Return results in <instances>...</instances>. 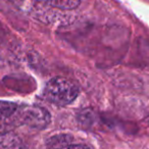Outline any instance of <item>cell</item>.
I'll return each instance as SVG.
<instances>
[{
  "label": "cell",
  "mask_w": 149,
  "mask_h": 149,
  "mask_svg": "<svg viewBox=\"0 0 149 149\" xmlns=\"http://www.w3.org/2000/svg\"><path fill=\"white\" fill-rule=\"evenodd\" d=\"M50 120L51 116L45 108L37 105H19L10 123L36 130H42L50 124Z\"/></svg>",
  "instance_id": "cell-2"
},
{
  "label": "cell",
  "mask_w": 149,
  "mask_h": 149,
  "mask_svg": "<svg viewBox=\"0 0 149 149\" xmlns=\"http://www.w3.org/2000/svg\"><path fill=\"white\" fill-rule=\"evenodd\" d=\"M1 64H2V58H1V56H0V66H1Z\"/></svg>",
  "instance_id": "cell-6"
},
{
  "label": "cell",
  "mask_w": 149,
  "mask_h": 149,
  "mask_svg": "<svg viewBox=\"0 0 149 149\" xmlns=\"http://www.w3.org/2000/svg\"><path fill=\"white\" fill-rule=\"evenodd\" d=\"M57 149H90V148L83 144H70V145H64V146Z\"/></svg>",
  "instance_id": "cell-5"
},
{
  "label": "cell",
  "mask_w": 149,
  "mask_h": 149,
  "mask_svg": "<svg viewBox=\"0 0 149 149\" xmlns=\"http://www.w3.org/2000/svg\"><path fill=\"white\" fill-rule=\"evenodd\" d=\"M0 149H24V142L11 132H0Z\"/></svg>",
  "instance_id": "cell-3"
},
{
  "label": "cell",
  "mask_w": 149,
  "mask_h": 149,
  "mask_svg": "<svg viewBox=\"0 0 149 149\" xmlns=\"http://www.w3.org/2000/svg\"><path fill=\"white\" fill-rule=\"evenodd\" d=\"M19 105L13 102L0 101V122H10Z\"/></svg>",
  "instance_id": "cell-4"
},
{
  "label": "cell",
  "mask_w": 149,
  "mask_h": 149,
  "mask_svg": "<svg viewBox=\"0 0 149 149\" xmlns=\"http://www.w3.org/2000/svg\"><path fill=\"white\" fill-rule=\"evenodd\" d=\"M79 95V87L72 80L55 77L47 82L43 90V96L48 102L56 105H68Z\"/></svg>",
  "instance_id": "cell-1"
},
{
  "label": "cell",
  "mask_w": 149,
  "mask_h": 149,
  "mask_svg": "<svg viewBox=\"0 0 149 149\" xmlns=\"http://www.w3.org/2000/svg\"><path fill=\"white\" fill-rule=\"evenodd\" d=\"M1 31H2V29H1V25H0V38L2 37V36H1Z\"/></svg>",
  "instance_id": "cell-7"
}]
</instances>
